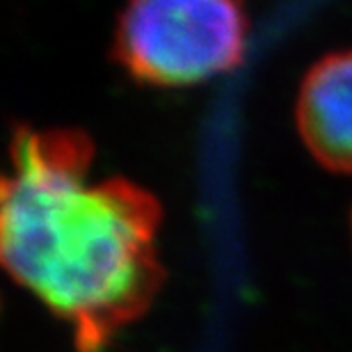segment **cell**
<instances>
[{"label":"cell","instance_id":"cell-3","mask_svg":"<svg viewBox=\"0 0 352 352\" xmlns=\"http://www.w3.org/2000/svg\"><path fill=\"white\" fill-rule=\"evenodd\" d=\"M295 122L322 167L352 174V48L314 62L300 82Z\"/></svg>","mask_w":352,"mask_h":352},{"label":"cell","instance_id":"cell-1","mask_svg":"<svg viewBox=\"0 0 352 352\" xmlns=\"http://www.w3.org/2000/svg\"><path fill=\"white\" fill-rule=\"evenodd\" d=\"M82 131L19 126L0 188V258L10 277L101 352L146 311L163 281L156 197L126 179H91Z\"/></svg>","mask_w":352,"mask_h":352},{"label":"cell","instance_id":"cell-2","mask_svg":"<svg viewBox=\"0 0 352 352\" xmlns=\"http://www.w3.org/2000/svg\"><path fill=\"white\" fill-rule=\"evenodd\" d=\"M248 16L231 0H135L115 23L112 55L142 85H195L234 69Z\"/></svg>","mask_w":352,"mask_h":352}]
</instances>
